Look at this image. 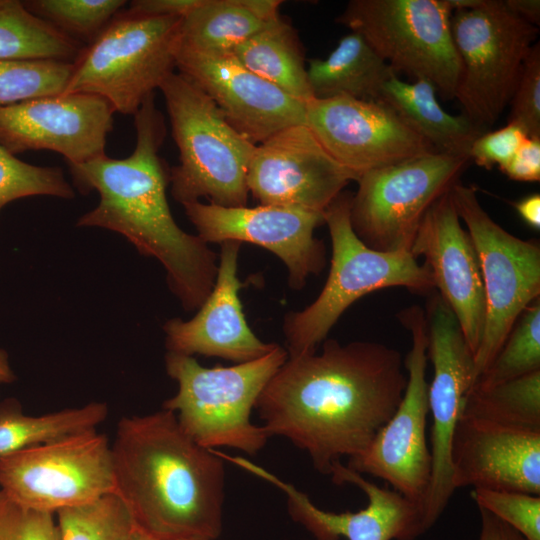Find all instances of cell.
<instances>
[{
  "label": "cell",
  "mask_w": 540,
  "mask_h": 540,
  "mask_svg": "<svg viewBox=\"0 0 540 540\" xmlns=\"http://www.w3.org/2000/svg\"><path fill=\"white\" fill-rule=\"evenodd\" d=\"M176 68L205 92L241 135L258 145L277 132L305 124V103L245 68L231 53L183 49Z\"/></svg>",
  "instance_id": "obj_20"
},
{
  "label": "cell",
  "mask_w": 540,
  "mask_h": 540,
  "mask_svg": "<svg viewBox=\"0 0 540 540\" xmlns=\"http://www.w3.org/2000/svg\"><path fill=\"white\" fill-rule=\"evenodd\" d=\"M526 307L472 388L486 389L540 370V302ZM471 388V389H472Z\"/></svg>",
  "instance_id": "obj_31"
},
{
  "label": "cell",
  "mask_w": 540,
  "mask_h": 540,
  "mask_svg": "<svg viewBox=\"0 0 540 540\" xmlns=\"http://www.w3.org/2000/svg\"><path fill=\"white\" fill-rule=\"evenodd\" d=\"M469 160L430 153L362 174L350 204L353 231L374 250L410 252L425 213L458 182Z\"/></svg>",
  "instance_id": "obj_11"
},
{
  "label": "cell",
  "mask_w": 540,
  "mask_h": 540,
  "mask_svg": "<svg viewBox=\"0 0 540 540\" xmlns=\"http://www.w3.org/2000/svg\"><path fill=\"white\" fill-rule=\"evenodd\" d=\"M410 332L412 346L404 360L407 385L397 409L368 447L349 458L347 467L386 481L420 511L431 478V455L426 438L429 412L427 322L424 309L413 305L398 314Z\"/></svg>",
  "instance_id": "obj_13"
},
{
  "label": "cell",
  "mask_w": 540,
  "mask_h": 540,
  "mask_svg": "<svg viewBox=\"0 0 540 540\" xmlns=\"http://www.w3.org/2000/svg\"><path fill=\"white\" fill-rule=\"evenodd\" d=\"M436 92L428 80L409 83L393 74L383 84L380 100L394 109L436 153L469 158L473 142L484 131L463 114L447 113L440 106Z\"/></svg>",
  "instance_id": "obj_24"
},
{
  "label": "cell",
  "mask_w": 540,
  "mask_h": 540,
  "mask_svg": "<svg viewBox=\"0 0 540 540\" xmlns=\"http://www.w3.org/2000/svg\"><path fill=\"white\" fill-rule=\"evenodd\" d=\"M72 71V62L37 60L0 61V107L29 99L61 95Z\"/></svg>",
  "instance_id": "obj_33"
},
{
  "label": "cell",
  "mask_w": 540,
  "mask_h": 540,
  "mask_svg": "<svg viewBox=\"0 0 540 540\" xmlns=\"http://www.w3.org/2000/svg\"><path fill=\"white\" fill-rule=\"evenodd\" d=\"M450 25L461 63L454 99L461 114L486 132L509 105L539 28L511 12L503 0L455 11Z\"/></svg>",
  "instance_id": "obj_8"
},
{
  "label": "cell",
  "mask_w": 540,
  "mask_h": 540,
  "mask_svg": "<svg viewBox=\"0 0 540 540\" xmlns=\"http://www.w3.org/2000/svg\"><path fill=\"white\" fill-rule=\"evenodd\" d=\"M396 74L365 39L351 32L325 59L308 61L307 76L314 98L348 96L380 100L383 84Z\"/></svg>",
  "instance_id": "obj_26"
},
{
  "label": "cell",
  "mask_w": 540,
  "mask_h": 540,
  "mask_svg": "<svg viewBox=\"0 0 540 540\" xmlns=\"http://www.w3.org/2000/svg\"><path fill=\"white\" fill-rule=\"evenodd\" d=\"M516 211L530 227L535 230L540 228V195L538 193L528 195L518 202L513 203Z\"/></svg>",
  "instance_id": "obj_43"
},
{
  "label": "cell",
  "mask_w": 540,
  "mask_h": 540,
  "mask_svg": "<svg viewBox=\"0 0 540 540\" xmlns=\"http://www.w3.org/2000/svg\"><path fill=\"white\" fill-rule=\"evenodd\" d=\"M111 443L85 430L14 452L0 460V489L15 503L57 512L114 494Z\"/></svg>",
  "instance_id": "obj_12"
},
{
  "label": "cell",
  "mask_w": 540,
  "mask_h": 540,
  "mask_svg": "<svg viewBox=\"0 0 540 540\" xmlns=\"http://www.w3.org/2000/svg\"><path fill=\"white\" fill-rule=\"evenodd\" d=\"M112 106L87 93L46 96L0 107V144L12 154L50 150L68 165L105 154Z\"/></svg>",
  "instance_id": "obj_19"
},
{
  "label": "cell",
  "mask_w": 540,
  "mask_h": 540,
  "mask_svg": "<svg viewBox=\"0 0 540 540\" xmlns=\"http://www.w3.org/2000/svg\"><path fill=\"white\" fill-rule=\"evenodd\" d=\"M125 540H162V539L152 537L134 528L130 532V534L125 538ZM179 540H203V539L193 538V539H179Z\"/></svg>",
  "instance_id": "obj_47"
},
{
  "label": "cell",
  "mask_w": 540,
  "mask_h": 540,
  "mask_svg": "<svg viewBox=\"0 0 540 540\" xmlns=\"http://www.w3.org/2000/svg\"><path fill=\"white\" fill-rule=\"evenodd\" d=\"M515 181L540 180V138L527 137L511 160L500 169Z\"/></svg>",
  "instance_id": "obj_40"
},
{
  "label": "cell",
  "mask_w": 540,
  "mask_h": 540,
  "mask_svg": "<svg viewBox=\"0 0 540 540\" xmlns=\"http://www.w3.org/2000/svg\"><path fill=\"white\" fill-rule=\"evenodd\" d=\"M159 90L179 151V164L169 176L173 198L182 205L206 198L218 206H246L247 172L256 145L184 75L173 72Z\"/></svg>",
  "instance_id": "obj_4"
},
{
  "label": "cell",
  "mask_w": 540,
  "mask_h": 540,
  "mask_svg": "<svg viewBox=\"0 0 540 540\" xmlns=\"http://www.w3.org/2000/svg\"><path fill=\"white\" fill-rule=\"evenodd\" d=\"M480 531L477 540H525L513 528L499 520L490 512L478 508Z\"/></svg>",
  "instance_id": "obj_42"
},
{
  "label": "cell",
  "mask_w": 540,
  "mask_h": 540,
  "mask_svg": "<svg viewBox=\"0 0 540 540\" xmlns=\"http://www.w3.org/2000/svg\"><path fill=\"white\" fill-rule=\"evenodd\" d=\"M134 125L136 145L128 157L103 154L69 165L77 189L95 190L100 197L76 226L123 235L141 254L161 262L168 286L185 311L199 309L213 289L217 256L198 235L183 231L171 214L166 196L170 170L159 156L166 127L154 95L136 112Z\"/></svg>",
  "instance_id": "obj_2"
},
{
  "label": "cell",
  "mask_w": 540,
  "mask_h": 540,
  "mask_svg": "<svg viewBox=\"0 0 540 540\" xmlns=\"http://www.w3.org/2000/svg\"><path fill=\"white\" fill-rule=\"evenodd\" d=\"M505 6L514 14L539 28L540 1L539 0H503Z\"/></svg>",
  "instance_id": "obj_44"
},
{
  "label": "cell",
  "mask_w": 540,
  "mask_h": 540,
  "mask_svg": "<svg viewBox=\"0 0 540 540\" xmlns=\"http://www.w3.org/2000/svg\"><path fill=\"white\" fill-rule=\"evenodd\" d=\"M277 345L267 355L230 367L207 368L192 356L167 352V374L177 393L163 403L183 430L199 445L230 447L257 454L270 438L263 426L250 420L251 411L268 381L287 360Z\"/></svg>",
  "instance_id": "obj_6"
},
{
  "label": "cell",
  "mask_w": 540,
  "mask_h": 540,
  "mask_svg": "<svg viewBox=\"0 0 540 540\" xmlns=\"http://www.w3.org/2000/svg\"><path fill=\"white\" fill-rule=\"evenodd\" d=\"M403 368L400 352L385 344L325 339L320 353L288 357L255 408L269 437L287 438L330 475L391 418L407 385Z\"/></svg>",
  "instance_id": "obj_1"
},
{
  "label": "cell",
  "mask_w": 540,
  "mask_h": 540,
  "mask_svg": "<svg viewBox=\"0 0 540 540\" xmlns=\"http://www.w3.org/2000/svg\"><path fill=\"white\" fill-rule=\"evenodd\" d=\"M114 494L134 528L162 540H216L223 527L224 460L166 409L121 418L111 443Z\"/></svg>",
  "instance_id": "obj_3"
},
{
  "label": "cell",
  "mask_w": 540,
  "mask_h": 540,
  "mask_svg": "<svg viewBox=\"0 0 540 540\" xmlns=\"http://www.w3.org/2000/svg\"><path fill=\"white\" fill-rule=\"evenodd\" d=\"M183 17H140L123 9L72 62L63 95L87 93L132 115L176 68Z\"/></svg>",
  "instance_id": "obj_7"
},
{
  "label": "cell",
  "mask_w": 540,
  "mask_h": 540,
  "mask_svg": "<svg viewBox=\"0 0 540 540\" xmlns=\"http://www.w3.org/2000/svg\"><path fill=\"white\" fill-rule=\"evenodd\" d=\"M471 496L478 508L493 514L525 540H540V495L475 488Z\"/></svg>",
  "instance_id": "obj_36"
},
{
  "label": "cell",
  "mask_w": 540,
  "mask_h": 540,
  "mask_svg": "<svg viewBox=\"0 0 540 540\" xmlns=\"http://www.w3.org/2000/svg\"><path fill=\"white\" fill-rule=\"evenodd\" d=\"M280 0H202L183 18L181 48L230 53L281 17Z\"/></svg>",
  "instance_id": "obj_25"
},
{
  "label": "cell",
  "mask_w": 540,
  "mask_h": 540,
  "mask_svg": "<svg viewBox=\"0 0 540 540\" xmlns=\"http://www.w3.org/2000/svg\"><path fill=\"white\" fill-rule=\"evenodd\" d=\"M16 380V375L11 368L8 354L0 348V384H10Z\"/></svg>",
  "instance_id": "obj_45"
},
{
  "label": "cell",
  "mask_w": 540,
  "mask_h": 540,
  "mask_svg": "<svg viewBox=\"0 0 540 540\" xmlns=\"http://www.w3.org/2000/svg\"><path fill=\"white\" fill-rule=\"evenodd\" d=\"M224 461L275 485L287 497L288 512L316 540H415L422 535L419 508L395 490L381 488L361 474L339 463L330 473L334 483H350L360 488L368 499L357 512L335 513L317 507L295 486L263 467L240 456L213 450Z\"/></svg>",
  "instance_id": "obj_18"
},
{
  "label": "cell",
  "mask_w": 540,
  "mask_h": 540,
  "mask_svg": "<svg viewBox=\"0 0 540 540\" xmlns=\"http://www.w3.org/2000/svg\"><path fill=\"white\" fill-rule=\"evenodd\" d=\"M0 211H1V209H0Z\"/></svg>",
  "instance_id": "obj_48"
},
{
  "label": "cell",
  "mask_w": 540,
  "mask_h": 540,
  "mask_svg": "<svg viewBox=\"0 0 540 540\" xmlns=\"http://www.w3.org/2000/svg\"><path fill=\"white\" fill-rule=\"evenodd\" d=\"M60 540H125L134 529L123 502L109 494L55 514Z\"/></svg>",
  "instance_id": "obj_34"
},
{
  "label": "cell",
  "mask_w": 540,
  "mask_h": 540,
  "mask_svg": "<svg viewBox=\"0 0 540 540\" xmlns=\"http://www.w3.org/2000/svg\"><path fill=\"white\" fill-rule=\"evenodd\" d=\"M240 242L221 243L216 280L211 293L190 320H168L164 326L167 352L200 354L245 363L270 353L278 344L261 341L249 327L239 290Z\"/></svg>",
  "instance_id": "obj_22"
},
{
  "label": "cell",
  "mask_w": 540,
  "mask_h": 540,
  "mask_svg": "<svg viewBox=\"0 0 540 540\" xmlns=\"http://www.w3.org/2000/svg\"><path fill=\"white\" fill-rule=\"evenodd\" d=\"M252 73L306 103L313 97L304 50L297 31L284 17L264 27L230 52Z\"/></svg>",
  "instance_id": "obj_27"
},
{
  "label": "cell",
  "mask_w": 540,
  "mask_h": 540,
  "mask_svg": "<svg viewBox=\"0 0 540 540\" xmlns=\"http://www.w3.org/2000/svg\"><path fill=\"white\" fill-rule=\"evenodd\" d=\"M527 137L521 127L507 123L504 127L478 136L470 148L469 159L485 169H492L495 165L501 169Z\"/></svg>",
  "instance_id": "obj_39"
},
{
  "label": "cell",
  "mask_w": 540,
  "mask_h": 540,
  "mask_svg": "<svg viewBox=\"0 0 540 540\" xmlns=\"http://www.w3.org/2000/svg\"><path fill=\"white\" fill-rule=\"evenodd\" d=\"M411 254L423 257L435 289L450 307L473 355L482 339L486 302L480 262L450 190L425 213Z\"/></svg>",
  "instance_id": "obj_21"
},
{
  "label": "cell",
  "mask_w": 540,
  "mask_h": 540,
  "mask_svg": "<svg viewBox=\"0 0 540 540\" xmlns=\"http://www.w3.org/2000/svg\"><path fill=\"white\" fill-rule=\"evenodd\" d=\"M425 315L427 356L433 366V378L428 384L431 478L421 507L422 534L437 522L455 491L452 442L465 398L475 383L474 355L457 318L438 292L428 299Z\"/></svg>",
  "instance_id": "obj_14"
},
{
  "label": "cell",
  "mask_w": 540,
  "mask_h": 540,
  "mask_svg": "<svg viewBox=\"0 0 540 540\" xmlns=\"http://www.w3.org/2000/svg\"><path fill=\"white\" fill-rule=\"evenodd\" d=\"M356 180L305 124L287 127L256 145L247 172L249 194L260 205L321 213Z\"/></svg>",
  "instance_id": "obj_17"
},
{
  "label": "cell",
  "mask_w": 540,
  "mask_h": 540,
  "mask_svg": "<svg viewBox=\"0 0 540 540\" xmlns=\"http://www.w3.org/2000/svg\"><path fill=\"white\" fill-rule=\"evenodd\" d=\"M202 0H134L123 11L140 17H185Z\"/></svg>",
  "instance_id": "obj_41"
},
{
  "label": "cell",
  "mask_w": 540,
  "mask_h": 540,
  "mask_svg": "<svg viewBox=\"0 0 540 540\" xmlns=\"http://www.w3.org/2000/svg\"><path fill=\"white\" fill-rule=\"evenodd\" d=\"M41 195L72 199L75 192L62 169L24 162L0 144V209L14 200Z\"/></svg>",
  "instance_id": "obj_35"
},
{
  "label": "cell",
  "mask_w": 540,
  "mask_h": 540,
  "mask_svg": "<svg viewBox=\"0 0 540 540\" xmlns=\"http://www.w3.org/2000/svg\"><path fill=\"white\" fill-rule=\"evenodd\" d=\"M461 415L540 431V370L486 389L472 388Z\"/></svg>",
  "instance_id": "obj_30"
},
{
  "label": "cell",
  "mask_w": 540,
  "mask_h": 540,
  "mask_svg": "<svg viewBox=\"0 0 540 540\" xmlns=\"http://www.w3.org/2000/svg\"><path fill=\"white\" fill-rule=\"evenodd\" d=\"M445 0H351L335 19L361 35L398 75L431 82L454 99L461 63Z\"/></svg>",
  "instance_id": "obj_9"
},
{
  "label": "cell",
  "mask_w": 540,
  "mask_h": 540,
  "mask_svg": "<svg viewBox=\"0 0 540 540\" xmlns=\"http://www.w3.org/2000/svg\"><path fill=\"white\" fill-rule=\"evenodd\" d=\"M108 416V406L90 402L80 407L33 416L8 398L0 403V460L24 448L69 434L97 429Z\"/></svg>",
  "instance_id": "obj_28"
},
{
  "label": "cell",
  "mask_w": 540,
  "mask_h": 540,
  "mask_svg": "<svg viewBox=\"0 0 540 540\" xmlns=\"http://www.w3.org/2000/svg\"><path fill=\"white\" fill-rule=\"evenodd\" d=\"M450 193L476 249L485 293L484 331L474 354L476 382L523 310L539 298L540 246L534 240L512 235L496 223L480 204L474 188L457 182Z\"/></svg>",
  "instance_id": "obj_10"
},
{
  "label": "cell",
  "mask_w": 540,
  "mask_h": 540,
  "mask_svg": "<svg viewBox=\"0 0 540 540\" xmlns=\"http://www.w3.org/2000/svg\"><path fill=\"white\" fill-rule=\"evenodd\" d=\"M123 0H29L26 9L84 45L93 41L126 6Z\"/></svg>",
  "instance_id": "obj_32"
},
{
  "label": "cell",
  "mask_w": 540,
  "mask_h": 540,
  "mask_svg": "<svg viewBox=\"0 0 540 540\" xmlns=\"http://www.w3.org/2000/svg\"><path fill=\"white\" fill-rule=\"evenodd\" d=\"M183 207L205 243L247 242L279 257L288 269L292 289L303 288L307 278L325 266L324 243L314 236L324 223V213L278 205L223 207L200 201Z\"/></svg>",
  "instance_id": "obj_16"
},
{
  "label": "cell",
  "mask_w": 540,
  "mask_h": 540,
  "mask_svg": "<svg viewBox=\"0 0 540 540\" xmlns=\"http://www.w3.org/2000/svg\"><path fill=\"white\" fill-rule=\"evenodd\" d=\"M451 12L471 10L481 6L484 0H445Z\"/></svg>",
  "instance_id": "obj_46"
},
{
  "label": "cell",
  "mask_w": 540,
  "mask_h": 540,
  "mask_svg": "<svg viewBox=\"0 0 540 540\" xmlns=\"http://www.w3.org/2000/svg\"><path fill=\"white\" fill-rule=\"evenodd\" d=\"M305 125L357 179L371 170L436 153L382 100L312 98L305 103Z\"/></svg>",
  "instance_id": "obj_15"
},
{
  "label": "cell",
  "mask_w": 540,
  "mask_h": 540,
  "mask_svg": "<svg viewBox=\"0 0 540 540\" xmlns=\"http://www.w3.org/2000/svg\"><path fill=\"white\" fill-rule=\"evenodd\" d=\"M84 47L29 12L19 0H0V61L73 62Z\"/></svg>",
  "instance_id": "obj_29"
},
{
  "label": "cell",
  "mask_w": 540,
  "mask_h": 540,
  "mask_svg": "<svg viewBox=\"0 0 540 540\" xmlns=\"http://www.w3.org/2000/svg\"><path fill=\"white\" fill-rule=\"evenodd\" d=\"M452 484L540 495V431L460 415L451 450Z\"/></svg>",
  "instance_id": "obj_23"
},
{
  "label": "cell",
  "mask_w": 540,
  "mask_h": 540,
  "mask_svg": "<svg viewBox=\"0 0 540 540\" xmlns=\"http://www.w3.org/2000/svg\"><path fill=\"white\" fill-rule=\"evenodd\" d=\"M0 540H60L56 516L23 507L0 489Z\"/></svg>",
  "instance_id": "obj_38"
},
{
  "label": "cell",
  "mask_w": 540,
  "mask_h": 540,
  "mask_svg": "<svg viewBox=\"0 0 540 540\" xmlns=\"http://www.w3.org/2000/svg\"><path fill=\"white\" fill-rule=\"evenodd\" d=\"M507 123L521 127L528 137L540 138V43L526 57L509 102Z\"/></svg>",
  "instance_id": "obj_37"
},
{
  "label": "cell",
  "mask_w": 540,
  "mask_h": 540,
  "mask_svg": "<svg viewBox=\"0 0 540 540\" xmlns=\"http://www.w3.org/2000/svg\"><path fill=\"white\" fill-rule=\"evenodd\" d=\"M352 194L343 191L324 211L332 244L328 278L318 297L284 318L288 357L316 352L340 316L356 300L388 287L416 294L435 289L430 270L410 252H381L366 246L350 223Z\"/></svg>",
  "instance_id": "obj_5"
}]
</instances>
